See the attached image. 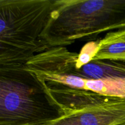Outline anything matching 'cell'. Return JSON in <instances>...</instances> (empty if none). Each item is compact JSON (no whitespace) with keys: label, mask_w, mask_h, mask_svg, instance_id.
I'll list each match as a JSON object with an SVG mask.
<instances>
[{"label":"cell","mask_w":125,"mask_h":125,"mask_svg":"<svg viewBox=\"0 0 125 125\" xmlns=\"http://www.w3.org/2000/svg\"><path fill=\"white\" fill-rule=\"evenodd\" d=\"M94 60H109L125 62V29L107 33L99 40Z\"/></svg>","instance_id":"8992f818"},{"label":"cell","mask_w":125,"mask_h":125,"mask_svg":"<svg viewBox=\"0 0 125 125\" xmlns=\"http://www.w3.org/2000/svg\"><path fill=\"white\" fill-rule=\"evenodd\" d=\"M59 0H0V65H25L50 46L42 35Z\"/></svg>","instance_id":"6da1fadb"},{"label":"cell","mask_w":125,"mask_h":125,"mask_svg":"<svg viewBox=\"0 0 125 125\" xmlns=\"http://www.w3.org/2000/svg\"><path fill=\"white\" fill-rule=\"evenodd\" d=\"M99 45V40L90 41L84 45L78 53L76 62V66L80 67L87 64L93 61L97 52Z\"/></svg>","instance_id":"52a82bcc"},{"label":"cell","mask_w":125,"mask_h":125,"mask_svg":"<svg viewBox=\"0 0 125 125\" xmlns=\"http://www.w3.org/2000/svg\"><path fill=\"white\" fill-rule=\"evenodd\" d=\"M125 125V123H121V124H120V125Z\"/></svg>","instance_id":"ba28073f"},{"label":"cell","mask_w":125,"mask_h":125,"mask_svg":"<svg viewBox=\"0 0 125 125\" xmlns=\"http://www.w3.org/2000/svg\"><path fill=\"white\" fill-rule=\"evenodd\" d=\"M125 122V100L66 114L46 125H116Z\"/></svg>","instance_id":"5b68a950"},{"label":"cell","mask_w":125,"mask_h":125,"mask_svg":"<svg viewBox=\"0 0 125 125\" xmlns=\"http://www.w3.org/2000/svg\"><path fill=\"white\" fill-rule=\"evenodd\" d=\"M25 66L37 76L48 90L67 88L125 98V80L85 79L56 65L42 53L35 55Z\"/></svg>","instance_id":"277c9868"},{"label":"cell","mask_w":125,"mask_h":125,"mask_svg":"<svg viewBox=\"0 0 125 125\" xmlns=\"http://www.w3.org/2000/svg\"><path fill=\"white\" fill-rule=\"evenodd\" d=\"M65 115L25 65H0V125H46Z\"/></svg>","instance_id":"7a4b0ae2"},{"label":"cell","mask_w":125,"mask_h":125,"mask_svg":"<svg viewBox=\"0 0 125 125\" xmlns=\"http://www.w3.org/2000/svg\"><path fill=\"white\" fill-rule=\"evenodd\" d=\"M120 124H121V123H120ZM118 125H120V124H118Z\"/></svg>","instance_id":"9c48e42d"},{"label":"cell","mask_w":125,"mask_h":125,"mask_svg":"<svg viewBox=\"0 0 125 125\" xmlns=\"http://www.w3.org/2000/svg\"><path fill=\"white\" fill-rule=\"evenodd\" d=\"M121 29H125V0H59L42 38L50 47H65Z\"/></svg>","instance_id":"3957f363"}]
</instances>
